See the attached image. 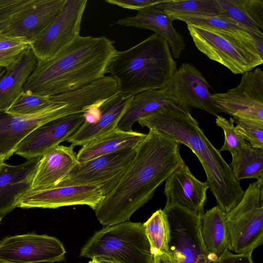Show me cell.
<instances>
[{"mask_svg": "<svg viewBox=\"0 0 263 263\" xmlns=\"http://www.w3.org/2000/svg\"><path fill=\"white\" fill-rule=\"evenodd\" d=\"M173 21L170 15L154 6L138 11L134 16L120 19L117 23L123 26L154 31L166 41L173 57L178 59L185 48V43L182 35L174 27Z\"/></svg>", "mask_w": 263, "mask_h": 263, "instance_id": "7402d4cb", "label": "cell"}, {"mask_svg": "<svg viewBox=\"0 0 263 263\" xmlns=\"http://www.w3.org/2000/svg\"><path fill=\"white\" fill-rule=\"evenodd\" d=\"M142 127L156 129L187 146L200 162L209 189L217 206L228 213L241 199L244 191L220 152L207 138L190 112L178 106H162L138 121Z\"/></svg>", "mask_w": 263, "mask_h": 263, "instance_id": "3957f363", "label": "cell"}, {"mask_svg": "<svg viewBox=\"0 0 263 263\" xmlns=\"http://www.w3.org/2000/svg\"><path fill=\"white\" fill-rule=\"evenodd\" d=\"M163 0H106L105 2L111 5L120 7L136 10L137 11L154 6L161 3Z\"/></svg>", "mask_w": 263, "mask_h": 263, "instance_id": "8d00e7d4", "label": "cell"}, {"mask_svg": "<svg viewBox=\"0 0 263 263\" xmlns=\"http://www.w3.org/2000/svg\"><path fill=\"white\" fill-rule=\"evenodd\" d=\"M33 0H0V32L4 30L16 15Z\"/></svg>", "mask_w": 263, "mask_h": 263, "instance_id": "e575fe53", "label": "cell"}, {"mask_svg": "<svg viewBox=\"0 0 263 263\" xmlns=\"http://www.w3.org/2000/svg\"><path fill=\"white\" fill-rule=\"evenodd\" d=\"M143 225L153 257L168 253L170 228L163 210L155 212Z\"/></svg>", "mask_w": 263, "mask_h": 263, "instance_id": "83f0119b", "label": "cell"}, {"mask_svg": "<svg viewBox=\"0 0 263 263\" xmlns=\"http://www.w3.org/2000/svg\"><path fill=\"white\" fill-rule=\"evenodd\" d=\"M105 197L101 190L92 184L54 186L42 190H30L19 199L16 207L55 209L86 205L94 210Z\"/></svg>", "mask_w": 263, "mask_h": 263, "instance_id": "9a60e30c", "label": "cell"}, {"mask_svg": "<svg viewBox=\"0 0 263 263\" xmlns=\"http://www.w3.org/2000/svg\"><path fill=\"white\" fill-rule=\"evenodd\" d=\"M41 157L18 165L5 162L0 167V215L5 216L16 206L19 199L31 190V185Z\"/></svg>", "mask_w": 263, "mask_h": 263, "instance_id": "ffe728a7", "label": "cell"}, {"mask_svg": "<svg viewBox=\"0 0 263 263\" xmlns=\"http://www.w3.org/2000/svg\"><path fill=\"white\" fill-rule=\"evenodd\" d=\"M180 144L166 134L149 129L118 184L95 209L100 223L107 227L127 221L151 199L157 187L185 164Z\"/></svg>", "mask_w": 263, "mask_h": 263, "instance_id": "6da1fadb", "label": "cell"}, {"mask_svg": "<svg viewBox=\"0 0 263 263\" xmlns=\"http://www.w3.org/2000/svg\"><path fill=\"white\" fill-rule=\"evenodd\" d=\"M3 217H4L3 216L0 215V223H1V222Z\"/></svg>", "mask_w": 263, "mask_h": 263, "instance_id": "f6af8a7d", "label": "cell"}, {"mask_svg": "<svg viewBox=\"0 0 263 263\" xmlns=\"http://www.w3.org/2000/svg\"><path fill=\"white\" fill-rule=\"evenodd\" d=\"M220 15L229 17L246 29L250 34L263 37V33L246 11L243 0H217Z\"/></svg>", "mask_w": 263, "mask_h": 263, "instance_id": "1f68e13d", "label": "cell"}, {"mask_svg": "<svg viewBox=\"0 0 263 263\" xmlns=\"http://www.w3.org/2000/svg\"><path fill=\"white\" fill-rule=\"evenodd\" d=\"M61 95L43 96L23 91L11 106L5 111L12 115H29L39 112L62 102Z\"/></svg>", "mask_w": 263, "mask_h": 263, "instance_id": "4dcf8cb0", "label": "cell"}, {"mask_svg": "<svg viewBox=\"0 0 263 263\" xmlns=\"http://www.w3.org/2000/svg\"><path fill=\"white\" fill-rule=\"evenodd\" d=\"M166 41L154 33L135 46L118 51L107 65L119 91L127 96L162 89L177 70Z\"/></svg>", "mask_w": 263, "mask_h": 263, "instance_id": "277c9868", "label": "cell"}, {"mask_svg": "<svg viewBox=\"0 0 263 263\" xmlns=\"http://www.w3.org/2000/svg\"><path fill=\"white\" fill-rule=\"evenodd\" d=\"M196 48L210 59L235 74L251 71L263 63L254 43V37L228 31L187 25ZM259 37V36H258Z\"/></svg>", "mask_w": 263, "mask_h": 263, "instance_id": "8992f818", "label": "cell"}, {"mask_svg": "<svg viewBox=\"0 0 263 263\" xmlns=\"http://www.w3.org/2000/svg\"><path fill=\"white\" fill-rule=\"evenodd\" d=\"M169 15L174 21L177 20L182 21L187 25H191L223 30L245 36H254L233 20L220 14H175Z\"/></svg>", "mask_w": 263, "mask_h": 263, "instance_id": "f1b7e54d", "label": "cell"}, {"mask_svg": "<svg viewBox=\"0 0 263 263\" xmlns=\"http://www.w3.org/2000/svg\"><path fill=\"white\" fill-rule=\"evenodd\" d=\"M80 256L118 263H153L143 223L128 221L96 232L83 247Z\"/></svg>", "mask_w": 263, "mask_h": 263, "instance_id": "5b68a950", "label": "cell"}, {"mask_svg": "<svg viewBox=\"0 0 263 263\" xmlns=\"http://www.w3.org/2000/svg\"><path fill=\"white\" fill-rule=\"evenodd\" d=\"M209 185L196 178L185 163L165 181L166 204H174L201 216L204 213Z\"/></svg>", "mask_w": 263, "mask_h": 263, "instance_id": "e0dca14e", "label": "cell"}, {"mask_svg": "<svg viewBox=\"0 0 263 263\" xmlns=\"http://www.w3.org/2000/svg\"><path fill=\"white\" fill-rule=\"evenodd\" d=\"M85 120L84 113L66 116L37 127L18 145L16 155L29 160L42 157L72 136Z\"/></svg>", "mask_w": 263, "mask_h": 263, "instance_id": "2e32d148", "label": "cell"}, {"mask_svg": "<svg viewBox=\"0 0 263 263\" xmlns=\"http://www.w3.org/2000/svg\"><path fill=\"white\" fill-rule=\"evenodd\" d=\"M235 128L254 147L263 149V122L249 119H234Z\"/></svg>", "mask_w": 263, "mask_h": 263, "instance_id": "d6a6232c", "label": "cell"}, {"mask_svg": "<svg viewBox=\"0 0 263 263\" xmlns=\"http://www.w3.org/2000/svg\"><path fill=\"white\" fill-rule=\"evenodd\" d=\"M70 92L62 94L63 101L29 115H12L0 111V155L5 160L15 153L20 143L37 127L56 119L74 114L68 101Z\"/></svg>", "mask_w": 263, "mask_h": 263, "instance_id": "30bf717a", "label": "cell"}, {"mask_svg": "<svg viewBox=\"0 0 263 263\" xmlns=\"http://www.w3.org/2000/svg\"><path fill=\"white\" fill-rule=\"evenodd\" d=\"M117 52L105 36L79 35L52 58L37 62L23 91L50 96L84 87L105 76Z\"/></svg>", "mask_w": 263, "mask_h": 263, "instance_id": "7a4b0ae2", "label": "cell"}, {"mask_svg": "<svg viewBox=\"0 0 263 263\" xmlns=\"http://www.w3.org/2000/svg\"><path fill=\"white\" fill-rule=\"evenodd\" d=\"M214 263H254L252 254H235L227 250Z\"/></svg>", "mask_w": 263, "mask_h": 263, "instance_id": "f35d334b", "label": "cell"}, {"mask_svg": "<svg viewBox=\"0 0 263 263\" xmlns=\"http://www.w3.org/2000/svg\"><path fill=\"white\" fill-rule=\"evenodd\" d=\"M94 263H118L113 261L95 257L91 259Z\"/></svg>", "mask_w": 263, "mask_h": 263, "instance_id": "b9f144b4", "label": "cell"}, {"mask_svg": "<svg viewBox=\"0 0 263 263\" xmlns=\"http://www.w3.org/2000/svg\"><path fill=\"white\" fill-rule=\"evenodd\" d=\"M244 6L259 29H263V1L243 0Z\"/></svg>", "mask_w": 263, "mask_h": 263, "instance_id": "d590c367", "label": "cell"}, {"mask_svg": "<svg viewBox=\"0 0 263 263\" xmlns=\"http://www.w3.org/2000/svg\"><path fill=\"white\" fill-rule=\"evenodd\" d=\"M65 0H33L16 15L2 33L31 42L57 17Z\"/></svg>", "mask_w": 263, "mask_h": 263, "instance_id": "ac0fdd59", "label": "cell"}, {"mask_svg": "<svg viewBox=\"0 0 263 263\" xmlns=\"http://www.w3.org/2000/svg\"><path fill=\"white\" fill-rule=\"evenodd\" d=\"M5 158L0 155V167L5 163Z\"/></svg>", "mask_w": 263, "mask_h": 263, "instance_id": "ee69618b", "label": "cell"}, {"mask_svg": "<svg viewBox=\"0 0 263 263\" xmlns=\"http://www.w3.org/2000/svg\"><path fill=\"white\" fill-rule=\"evenodd\" d=\"M134 96L119 91L100 106V114L92 122L85 120L80 127L66 141L70 145L82 146L117 128V124Z\"/></svg>", "mask_w": 263, "mask_h": 263, "instance_id": "d6986e66", "label": "cell"}, {"mask_svg": "<svg viewBox=\"0 0 263 263\" xmlns=\"http://www.w3.org/2000/svg\"><path fill=\"white\" fill-rule=\"evenodd\" d=\"M30 47V42L26 39L8 36L0 32V50Z\"/></svg>", "mask_w": 263, "mask_h": 263, "instance_id": "74e56055", "label": "cell"}, {"mask_svg": "<svg viewBox=\"0 0 263 263\" xmlns=\"http://www.w3.org/2000/svg\"><path fill=\"white\" fill-rule=\"evenodd\" d=\"M163 210L170 228L169 253L178 263H214L202 239L200 216L174 204Z\"/></svg>", "mask_w": 263, "mask_h": 263, "instance_id": "ba28073f", "label": "cell"}, {"mask_svg": "<svg viewBox=\"0 0 263 263\" xmlns=\"http://www.w3.org/2000/svg\"><path fill=\"white\" fill-rule=\"evenodd\" d=\"M146 136L144 133L116 128L83 145L77 154L78 161L84 162L102 155L137 147Z\"/></svg>", "mask_w": 263, "mask_h": 263, "instance_id": "cb8c5ba5", "label": "cell"}, {"mask_svg": "<svg viewBox=\"0 0 263 263\" xmlns=\"http://www.w3.org/2000/svg\"><path fill=\"white\" fill-rule=\"evenodd\" d=\"M136 151L137 147L125 149L78 163L55 186L92 184L106 196L120 181Z\"/></svg>", "mask_w": 263, "mask_h": 263, "instance_id": "9c48e42d", "label": "cell"}, {"mask_svg": "<svg viewBox=\"0 0 263 263\" xmlns=\"http://www.w3.org/2000/svg\"><path fill=\"white\" fill-rule=\"evenodd\" d=\"M27 48H17L0 50V67L5 68L8 67L17 59L21 52Z\"/></svg>", "mask_w": 263, "mask_h": 263, "instance_id": "ab89813d", "label": "cell"}, {"mask_svg": "<svg viewBox=\"0 0 263 263\" xmlns=\"http://www.w3.org/2000/svg\"><path fill=\"white\" fill-rule=\"evenodd\" d=\"M6 72V68L4 67H0V79L4 75Z\"/></svg>", "mask_w": 263, "mask_h": 263, "instance_id": "7bdbcfd3", "label": "cell"}, {"mask_svg": "<svg viewBox=\"0 0 263 263\" xmlns=\"http://www.w3.org/2000/svg\"><path fill=\"white\" fill-rule=\"evenodd\" d=\"M200 226L205 248L215 262L228 250L226 213L216 205L200 216Z\"/></svg>", "mask_w": 263, "mask_h": 263, "instance_id": "d4e9b609", "label": "cell"}, {"mask_svg": "<svg viewBox=\"0 0 263 263\" xmlns=\"http://www.w3.org/2000/svg\"><path fill=\"white\" fill-rule=\"evenodd\" d=\"M88 263H94V262L91 260V261H89Z\"/></svg>", "mask_w": 263, "mask_h": 263, "instance_id": "bcb514c9", "label": "cell"}, {"mask_svg": "<svg viewBox=\"0 0 263 263\" xmlns=\"http://www.w3.org/2000/svg\"><path fill=\"white\" fill-rule=\"evenodd\" d=\"M154 6L168 14L218 15L221 13L217 0H163Z\"/></svg>", "mask_w": 263, "mask_h": 263, "instance_id": "f546056e", "label": "cell"}, {"mask_svg": "<svg viewBox=\"0 0 263 263\" xmlns=\"http://www.w3.org/2000/svg\"><path fill=\"white\" fill-rule=\"evenodd\" d=\"M229 165L235 179H259L263 177V149L252 146L248 142L231 154Z\"/></svg>", "mask_w": 263, "mask_h": 263, "instance_id": "4316f807", "label": "cell"}, {"mask_svg": "<svg viewBox=\"0 0 263 263\" xmlns=\"http://www.w3.org/2000/svg\"><path fill=\"white\" fill-rule=\"evenodd\" d=\"M215 122L218 126L222 129L224 135V143L219 150L220 152L229 151L231 154L246 143V141L236 130L232 117L227 120L218 115L216 117Z\"/></svg>", "mask_w": 263, "mask_h": 263, "instance_id": "836d02e7", "label": "cell"}, {"mask_svg": "<svg viewBox=\"0 0 263 263\" xmlns=\"http://www.w3.org/2000/svg\"><path fill=\"white\" fill-rule=\"evenodd\" d=\"M66 251L54 237L30 233L0 240V263L54 262L63 260Z\"/></svg>", "mask_w": 263, "mask_h": 263, "instance_id": "5bb4252c", "label": "cell"}, {"mask_svg": "<svg viewBox=\"0 0 263 263\" xmlns=\"http://www.w3.org/2000/svg\"><path fill=\"white\" fill-rule=\"evenodd\" d=\"M37 63V60L29 47L6 68L5 73L0 79V111H6L22 94Z\"/></svg>", "mask_w": 263, "mask_h": 263, "instance_id": "603a6c76", "label": "cell"}, {"mask_svg": "<svg viewBox=\"0 0 263 263\" xmlns=\"http://www.w3.org/2000/svg\"><path fill=\"white\" fill-rule=\"evenodd\" d=\"M87 3V0H65L57 17L30 42V47L37 62L52 58L80 35Z\"/></svg>", "mask_w": 263, "mask_h": 263, "instance_id": "8fae6325", "label": "cell"}, {"mask_svg": "<svg viewBox=\"0 0 263 263\" xmlns=\"http://www.w3.org/2000/svg\"><path fill=\"white\" fill-rule=\"evenodd\" d=\"M74 147L59 145L41 158L31 185V191L45 190L57 185L79 162Z\"/></svg>", "mask_w": 263, "mask_h": 263, "instance_id": "44dd1931", "label": "cell"}, {"mask_svg": "<svg viewBox=\"0 0 263 263\" xmlns=\"http://www.w3.org/2000/svg\"><path fill=\"white\" fill-rule=\"evenodd\" d=\"M228 250L252 253L263 243V177L250 183L238 203L226 214Z\"/></svg>", "mask_w": 263, "mask_h": 263, "instance_id": "52a82bcc", "label": "cell"}, {"mask_svg": "<svg viewBox=\"0 0 263 263\" xmlns=\"http://www.w3.org/2000/svg\"><path fill=\"white\" fill-rule=\"evenodd\" d=\"M211 97L222 112L233 119L263 122V71L260 68L243 73L237 86Z\"/></svg>", "mask_w": 263, "mask_h": 263, "instance_id": "4fadbf2b", "label": "cell"}, {"mask_svg": "<svg viewBox=\"0 0 263 263\" xmlns=\"http://www.w3.org/2000/svg\"><path fill=\"white\" fill-rule=\"evenodd\" d=\"M153 263H178V262L168 253L154 256Z\"/></svg>", "mask_w": 263, "mask_h": 263, "instance_id": "60d3db41", "label": "cell"}, {"mask_svg": "<svg viewBox=\"0 0 263 263\" xmlns=\"http://www.w3.org/2000/svg\"><path fill=\"white\" fill-rule=\"evenodd\" d=\"M210 87L198 69L190 63H184L177 69L163 89L182 109L190 112L192 108H198L217 117L222 111L212 98Z\"/></svg>", "mask_w": 263, "mask_h": 263, "instance_id": "7c38bea8", "label": "cell"}, {"mask_svg": "<svg viewBox=\"0 0 263 263\" xmlns=\"http://www.w3.org/2000/svg\"><path fill=\"white\" fill-rule=\"evenodd\" d=\"M165 106L179 107L167 96L163 88L139 92L133 96L117 128L124 131H133L132 126L135 122Z\"/></svg>", "mask_w": 263, "mask_h": 263, "instance_id": "484cf974", "label": "cell"}]
</instances>
